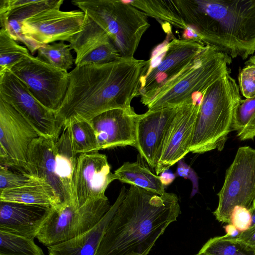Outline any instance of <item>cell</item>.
<instances>
[{
	"mask_svg": "<svg viewBox=\"0 0 255 255\" xmlns=\"http://www.w3.org/2000/svg\"><path fill=\"white\" fill-rule=\"evenodd\" d=\"M150 13L231 58L255 52V0H154Z\"/></svg>",
	"mask_w": 255,
	"mask_h": 255,
	"instance_id": "cell-1",
	"label": "cell"
},
{
	"mask_svg": "<svg viewBox=\"0 0 255 255\" xmlns=\"http://www.w3.org/2000/svg\"><path fill=\"white\" fill-rule=\"evenodd\" d=\"M150 66V59L133 58L76 66L69 72L68 87L57 116L65 125L90 121L106 111L131 108Z\"/></svg>",
	"mask_w": 255,
	"mask_h": 255,
	"instance_id": "cell-2",
	"label": "cell"
},
{
	"mask_svg": "<svg viewBox=\"0 0 255 255\" xmlns=\"http://www.w3.org/2000/svg\"><path fill=\"white\" fill-rule=\"evenodd\" d=\"M180 214L175 194L161 196L130 185L95 255H147Z\"/></svg>",
	"mask_w": 255,
	"mask_h": 255,
	"instance_id": "cell-3",
	"label": "cell"
},
{
	"mask_svg": "<svg viewBox=\"0 0 255 255\" xmlns=\"http://www.w3.org/2000/svg\"><path fill=\"white\" fill-rule=\"evenodd\" d=\"M241 100L239 85L230 72L207 89L200 105L190 152L204 153L223 149Z\"/></svg>",
	"mask_w": 255,
	"mask_h": 255,
	"instance_id": "cell-4",
	"label": "cell"
},
{
	"mask_svg": "<svg viewBox=\"0 0 255 255\" xmlns=\"http://www.w3.org/2000/svg\"><path fill=\"white\" fill-rule=\"evenodd\" d=\"M72 3L108 35L122 58L131 59L150 24L146 14L128 1L73 0Z\"/></svg>",
	"mask_w": 255,
	"mask_h": 255,
	"instance_id": "cell-5",
	"label": "cell"
},
{
	"mask_svg": "<svg viewBox=\"0 0 255 255\" xmlns=\"http://www.w3.org/2000/svg\"><path fill=\"white\" fill-rule=\"evenodd\" d=\"M232 58L205 46L187 68L167 83L147 105L148 111L179 107L204 93L214 82L230 72Z\"/></svg>",
	"mask_w": 255,
	"mask_h": 255,
	"instance_id": "cell-6",
	"label": "cell"
},
{
	"mask_svg": "<svg viewBox=\"0 0 255 255\" xmlns=\"http://www.w3.org/2000/svg\"><path fill=\"white\" fill-rule=\"evenodd\" d=\"M111 207L107 198L91 201L80 207L72 201L50 207L36 238L46 247L72 239L92 229Z\"/></svg>",
	"mask_w": 255,
	"mask_h": 255,
	"instance_id": "cell-7",
	"label": "cell"
},
{
	"mask_svg": "<svg viewBox=\"0 0 255 255\" xmlns=\"http://www.w3.org/2000/svg\"><path fill=\"white\" fill-rule=\"evenodd\" d=\"M218 196V205L213 214L219 222L229 224L237 206L252 209L255 199V149L248 146L238 148Z\"/></svg>",
	"mask_w": 255,
	"mask_h": 255,
	"instance_id": "cell-8",
	"label": "cell"
},
{
	"mask_svg": "<svg viewBox=\"0 0 255 255\" xmlns=\"http://www.w3.org/2000/svg\"><path fill=\"white\" fill-rule=\"evenodd\" d=\"M0 99L19 113L42 136L56 141L64 124L56 113L42 105L10 71L0 74Z\"/></svg>",
	"mask_w": 255,
	"mask_h": 255,
	"instance_id": "cell-9",
	"label": "cell"
},
{
	"mask_svg": "<svg viewBox=\"0 0 255 255\" xmlns=\"http://www.w3.org/2000/svg\"><path fill=\"white\" fill-rule=\"evenodd\" d=\"M63 0L26 18L22 23V33L34 54L42 45L56 41H68L82 28L85 14L82 10L63 11Z\"/></svg>",
	"mask_w": 255,
	"mask_h": 255,
	"instance_id": "cell-10",
	"label": "cell"
},
{
	"mask_svg": "<svg viewBox=\"0 0 255 255\" xmlns=\"http://www.w3.org/2000/svg\"><path fill=\"white\" fill-rule=\"evenodd\" d=\"M44 107L56 112L69 85V73L31 54L10 70Z\"/></svg>",
	"mask_w": 255,
	"mask_h": 255,
	"instance_id": "cell-11",
	"label": "cell"
},
{
	"mask_svg": "<svg viewBox=\"0 0 255 255\" xmlns=\"http://www.w3.org/2000/svg\"><path fill=\"white\" fill-rule=\"evenodd\" d=\"M40 136L19 113L0 99V165L28 174L29 148Z\"/></svg>",
	"mask_w": 255,
	"mask_h": 255,
	"instance_id": "cell-12",
	"label": "cell"
},
{
	"mask_svg": "<svg viewBox=\"0 0 255 255\" xmlns=\"http://www.w3.org/2000/svg\"><path fill=\"white\" fill-rule=\"evenodd\" d=\"M205 45L194 39H173L165 46L161 60L150 66L142 78L139 96L147 106L159 91L169 81L189 65L202 51Z\"/></svg>",
	"mask_w": 255,
	"mask_h": 255,
	"instance_id": "cell-13",
	"label": "cell"
},
{
	"mask_svg": "<svg viewBox=\"0 0 255 255\" xmlns=\"http://www.w3.org/2000/svg\"><path fill=\"white\" fill-rule=\"evenodd\" d=\"M116 180L105 154H79L72 184V202L80 207L91 201L107 199L105 192Z\"/></svg>",
	"mask_w": 255,
	"mask_h": 255,
	"instance_id": "cell-14",
	"label": "cell"
},
{
	"mask_svg": "<svg viewBox=\"0 0 255 255\" xmlns=\"http://www.w3.org/2000/svg\"><path fill=\"white\" fill-rule=\"evenodd\" d=\"M201 100L193 98L180 106L165 135L154 169L156 175L168 169L188 152Z\"/></svg>",
	"mask_w": 255,
	"mask_h": 255,
	"instance_id": "cell-15",
	"label": "cell"
},
{
	"mask_svg": "<svg viewBox=\"0 0 255 255\" xmlns=\"http://www.w3.org/2000/svg\"><path fill=\"white\" fill-rule=\"evenodd\" d=\"M179 107L147 111L138 115L136 125L135 147L141 157L152 169L157 165L165 135Z\"/></svg>",
	"mask_w": 255,
	"mask_h": 255,
	"instance_id": "cell-16",
	"label": "cell"
},
{
	"mask_svg": "<svg viewBox=\"0 0 255 255\" xmlns=\"http://www.w3.org/2000/svg\"><path fill=\"white\" fill-rule=\"evenodd\" d=\"M131 107L104 112L91 120L99 150L119 146L136 147V125L138 117Z\"/></svg>",
	"mask_w": 255,
	"mask_h": 255,
	"instance_id": "cell-17",
	"label": "cell"
},
{
	"mask_svg": "<svg viewBox=\"0 0 255 255\" xmlns=\"http://www.w3.org/2000/svg\"><path fill=\"white\" fill-rule=\"evenodd\" d=\"M50 207L0 201V230L34 239Z\"/></svg>",
	"mask_w": 255,
	"mask_h": 255,
	"instance_id": "cell-18",
	"label": "cell"
},
{
	"mask_svg": "<svg viewBox=\"0 0 255 255\" xmlns=\"http://www.w3.org/2000/svg\"><path fill=\"white\" fill-rule=\"evenodd\" d=\"M55 142L42 136L33 141L28 154V174L48 183L62 203L72 201L56 173Z\"/></svg>",
	"mask_w": 255,
	"mask_h": 255,
	"instance_id": "cell-19",
	"label": "cell"
},
{
	"mask_svg": "<svg viewBox=\"0 0 255 255\" xmlns=\"http://www.w3.org/2000/svg\"><path fill=\"white\" fill-rule=\"evenodd\" d=\"M127 190L123 186L116 201L103 218L92 229L69 240L47 247L49 255H95L106 229Z\"/></svg>",
	"mask_w": 255,
	"mask_h": 255,
	"instance_id": "cell-20",
	"label": "cell"
},
{
	"mask_svg": "<svg viewBox=\"0 0 255 255\" xmlns=\"http://www.w3.org/2000/svg\"><path fill=\"white\" fill-rule=\"evenodd\" d=\"M56 2V0H0V28L5 29L15 41L22 42L28 49L29 43L22 33V22Z\"/></svg>",
	"mask_w": 255,
	"mask_h": 255,
	"instance_id": "cell-21",
	"label": "cell"
},
{
	"mask_svg": "<svg viewBox=\"0 0 255 255\" xmlns=\"http://www.w3.org/2000/svg\"><path fill=\"white\" fill-rule=\"evenodd\" d=\"M0 201L50 207L62 203L48 183L32 176L22 186L0 191Z\"/></svg>",
	"mask_w": 255,
	"mask_h": 255,
	"instance_id": "cell-22",
	"label": "cell"
},
{
	"mask_svg": "<svg viewBox=\"0 0 255 255\" xmlns=\"http://www.w3.org/2000/svg\"><path fill=\"white\" fill-rule=\"evenodd\" d=\"M55 151L56 173L72 200L73 180L79 154L74 150L68 125L64 126L55 141Z\"/></svg>",
	"mask_w": 255,
	"mask_h": 255,
	"instance_id": "cell-23",
	"label": "cell"
},
{
	"mask_svg": "<svg viewBox=\"0 0 255 255\" xmlns=\"http://www.w3.org/2000/svg\"><path fill=\"white\" fill-rule=\"evenodd\" d=\"M114 174L116 180L123 183L140 187L161 196L167 193L160 176L153 173L138 161L125 162Z\"/></svg>",
	"mask_w": 255,
	"mask_h": 255,
	"instance_id": "cell-24",
	"label": "cell"
},
{
	"mask_svg": "<svg viewBox=\"0 0 255 255\" xmlns=\"http://www.w3.org/2000/svg\"><path fill=\"white\" fill-rule=\"evenodd\" d=\"M69 42L70 47L76 54L75 61L76 65L86 55L112 42L107 33L85 14L82 29L73 36Z\"/></svg>",
	"mask_w": 255,
	"mask_h": 255,
	"instance_id": "cell-25",
	"label": "cell"
},
{
	"mask_svg": "<svg viewBox=\"0 0 255 255\" xmlns=\"http://www.w3.org/2000/svg\"><path fill=\"white\" fill-rule=\"evenodd\" d=\"M195 255H255V248L226 235L210 239Z\"/></svg>",
	"mask_w": 255,
	"mask_h": 255,
	"instance_id": "cell-26",
	"label": "cell"
},
{
	"mask_svg": "<svg viewBox=\"0 0 255 255\" xmlns=\"http://www.w3.org/2000/svg\"><path fill=\"white\" fill-rule=\"evenodd\" d=\"M232 129L241 140L255 137V97L241 100L234 112Z\"/></svg>",
	"mask_w": 255,
	"mask_h": 255,
	"instance_id": "cell-27",
	"label": "cell"
},
{
	"mask_svg": "<svg viewBox=\"0 0 255 255\" xmlns=\"http://www.w3.org/2000/svg\"><path fill=\"white\" fill-rule=\"evenodd\" d=\"M0 255H44L34 239L0 230Z\"/></svg>",
	"mask_w": 255,
	"mask_h": 255,
	"instance_id": "cell-28",
	"label": "cell"
},
{
	"mask_svg": "<svg viewBox=\"0 0 255 255\" xmlns=\"http://www.w3.org/2000/svg\"><path fill=\"white\" fill-rule=\"evenodd\" d=\"M66 125L69 127L73 147L77 154L98 152L96 134L89 121L74 120Z\"/></svg>",
	"mask_w": 255,
	"mask_h": 255,
	"instance_id": "cell-29",
	"label": "cell"
},
{
	"mask_svg": "<svg viewBox=\"0 0 255 255\" xmlns=\"http://www.w3.org/2000/svg\"><path fill=\"white\" fill-rule=\"evenodd\" d=\"M30 55L28 49L19 44L5 29L0 30V74L10 71L16 64Z\"/></svg>",
	"mask_w": 255,
	"mask_h": 255,
	"instance_id": "cell-30",
	"label": "cell"
},
{
	"mask_svg": "<svg viewBox=\"0 0 255 255\" xmlns=\"http://www.w3.org/2000/svg\"><path fill=\"white\" fill-rule=\"evenodd\" d=\"M69 44L63 41L45 44L37 50V56L50 65L68 72L75 63Z\"/></svg>",
	"mask_w": 255,
	"mask_h": 255,
	"instance_id": "cell-31",
	"label": "cell"
},
{
	"mask_svg": "<svg viewBox=\"0 0 255 255\" xmlns=\"http://www.w3.org/2000/svg\"><path fill=\"white\" fill-rule=\"evenodd\" d=\"M121 58H123L113 43L109 42L86 55L76 65V66L107 63Z\"/></svg>",
	"mask_w": 255,
	"mask_h": 255,
	"instance_id": "cell-32",
	"label": "cell"
},
{
	"mask_svg": "<svg viewBox=\"0 0 255 255\" xmlns=\"http://www.w3.org/2000/svg\"><path fill=\"white\" fill-rule=\"evenodd\" d=\"M240 91L246 99L255 97V65H246L240 71L239 76Z\"/></svg>",
	"mask_w": 255,
	"mask_h": 255,
	"instance_id": "cell-33",
	"label": "cell"
},
{
	"mask_svg": "<svg viewBox=\"0 0 255 255\" xmlns=\"http://www.w3.org/2000/svg\"><path fill=\"white\" fill-rule=\"evenodd\" d=\"M30 177L29 174L13 171L0 165V191L22 186Z\"/></svg>",
	"mask_w": 255,
	"mask_h": 255,
	"instance_id": "cell-34",
	"label": "cell"
},
{
	"mask_svg": "<svg viewBox=\"0 0 255 255\" xmlns=\"http://www.w3.org/2000/svg\"><path fill=\"white\" fill-rule=\"evenodd\" d=\"M252 218L250 210L247 208L236 206L233 210L230 220V223L241 232L249 230L252 225Z\"/></svg>",
	"mask_w": 255,
	"mask_h": 255,
	"instance_id": "cell-35",
	"label": "cell"
},
{
	"mask_svg": "<svg viewBox=\"0 0 255 255\" xmlns=\"http://www.w3.org/2000/svg\"><path fill=\"white\" fill-rule=\"evenodd\" d=\"M176 175L191 181L193 185L192 196H193L198 191V176L196 173L189 165L181 160L178 162Z\"/></svg>",
	"mask_w": 255,
	"mask_h": 255,
	"instance_id": "cell-36",
	"label": "cell"
},
{
	"mask_svg": "<svg viewBox=\"0 0 255 255\" xmlns=\"http://www.w3.org/2000/svg\"><path fill=\"white\" fill-rule=\"evenodd\" d=\"M237 238L255 248V226L245 232H241Z\"/></svg>",
	"mask_w": 255,
	"mask_h": 255,
	"instance_id": "cell-37",
	"label": "cell"
},
{
	"mask_svg": "<svg viewBox=\"0 0 255 255\" xmlns=\"http://www.w3.org/2000/svg\"><path fill=\"white\" fill-rule=\"evenodd\" d=\"M159 176L162 184L166 186L169 185L174 181L176 175L169 169H167L161 173Z\"/></svg>",
	"mask_w": 255,
	"mask_h": 255,
	"instance_id": "cell-38",
	"label": "cell"
},
{
	"mask_svg": "<svg viewBox=\"0 0 255 255\" xmlns=\"http://www.w3.org/2000/svg\"><path fill=\"white\" fill-rule=\"evenodd\" d=\"M224 229L226 235L232 238H237L241 233L231 224L224 226Z\"/></svg>",
	"mask_w": 255,
	"mask_h": 255,
	"instance_id": "cell-39",
	"label": "cell"
},
{
	"mask_svg": "<svg viewBox=\"0 0 255 255\" xmlns=\"http://www.w3.org/2000/svg\"><path fill=\"white\" fill-rule=\"evenodd\" d=\"M250 211L252 218V222L251 227H253L255 226V208L252 209Z\"/></svg>",
	"mask_w": 255,
	"mask_h": 255,
	"instance_id": "cell-40",
	"label": "cell"
},
{
	"mask_svg": "<svg viewBox=\"0 0 255 255\" xmlns=\"http://www.w3.org/2000/svg\"><path fill=\"white\" fill-rule=\"evenodd\" d=\"M246 65L252 64L255 65V54L250 58V59L245 62Z\"/></svg>",
	"mask_w": 255,
	"mask_h": 255,
	"instance_id": "cell-41",
	"label": "cell"
},
{
	"mask_svg": "<svg viewBox=\"0 0 255 255\" xmlns=\"http://www.w3.org/2000/svg\"><path fill=\"white\" fill-rule=\"evenodd\" d=\"M253 208H255V200L254 201L252 209H253Z\"/></svg>",
	"mask_w": 255,
	"mask_h": 255,
	"instance_id": "cell-42",
	"label": "cell"
}]
</instances>
